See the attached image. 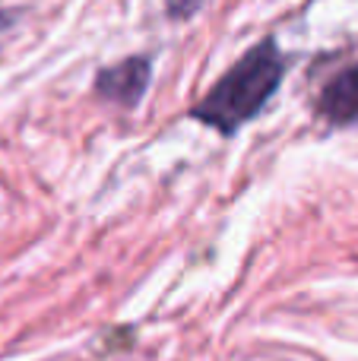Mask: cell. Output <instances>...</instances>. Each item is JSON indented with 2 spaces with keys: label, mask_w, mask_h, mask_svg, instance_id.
<instances>
[{
  "label": "cell",
  "mask_w": 358,
  "mask_h": 361,
  "mask_svg": "<svg viewBox=\"0 0 358 361\" xmlns=\"http://www.w3.org/2000/svg\"><path fill=\"white\" fill-rule=\"evenodd\" d=\"M149 76H152L149 57H127V61L114 63V67L99 70L95 95L121 108H137L140 99L146 95V89H149Z\"/></svg>",
  "instance_id": "7a4b0ae2"
},
{
  "label": "cell",
  "mask_w": 358,
  "mask_h": 361,
  "mask_svg": "<svg viewBox=\"0 0 358 361\" xmlns=\"http://www.w3.org/2000/svg\"><path fill=\"white\" fill-rule=\"evenodd\" d=\"M0 23H4V19H0Z\"/></svg>",
  "instance_id": "5b68a950"
},
{
  "label": "cell",
  "mask_w": 358,
  "mask_h": 361,
  "mask_svg": "<svg viewBox=\"0 0 358 361\" xmlns=\"http://www.w3.org/2000/svg\"><path fill=\"white\" fill-rule=\"evenodd\" d=\"M285 76V57L273 38L254 44L241 61L226 70L219 82L190 108V118L219 130L222 137H232L235 130L254 121L264 105L273 99Z\"/></svg>",
  "instance_id": "6da1fadb"
},
{
  "label": "cell",
  "mask_w": 358,
  "mask_h": 361,
  "mask_svg": "<svg viewBox=\"0 0 358 361\" xmlns=\"http://www.w3.org/2000/svg\"><path fill=\"white\" fill-rule=\"evenodd\" d=\"M317 114L330 127L358 124V63L340 70L317 95Z\"/></svg>",
  "instance_id": "3957f363"
},
{
  "label": "cell",
  "mask_w": 358,
  "mask_h": 361,
  "mask_svg": "<svg viewBox=\"0 0 358 361\" xmlns=\"http://www.w3.org/2000/svg\"><path fill=\"white\" fill-rule=\"evenodd\" d=\"M203 0H165V10H168L171 19H190L197 10H200Z\"/></svg>",
  "instance_id": "277c9868"
}]
</instances>
